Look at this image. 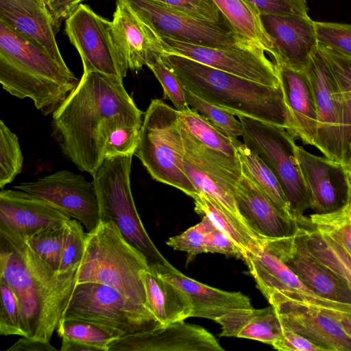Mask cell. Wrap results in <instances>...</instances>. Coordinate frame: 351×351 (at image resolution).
<instances>
[{
    "label": "cell",
    "instance_id": "52a82bcc",
    "mask_svg": "<svg viewBox=\"0 0 351 351\" xmlns=\"http://www.w3.org/2000/svg\"><path fill=\"white\" fill-rule=\"evenodd\" d=\"M132 156L106 158L93 176L100 221H112L123 238L145 256L149 266L171 267L149 238L135 206L130 184Z\"/></svg>",
    "mask_w": 351,
    "mask_h": 351
},
{
    "label": "cell",
    "instance_id": "7dc6e473",
    "mask_svg": "<svg viewBox=\"0 0 351 351\" xmlns=\"http://www.w3.org/2000/svg\"><path fill=\"white\" fill-rule=\"evenodd\" d=\"M261 14L308 15L306 0H247Z\"/></svg>",
    "mask_w": 351,
    "mask_h": 351
},
{
    "label": "cell",
    "instance_id": "603a6c76",
    "mask_svg": "<svg viewBox=\"0 0 351 351\" xmlns=\"http://www.w3.org/2000/svg\"><path fill=\"white\" fill-rule=\"evenodd\" d=\"M0 21L59 62L65 63L43 0H0Z\"/></svg>",
    "mask_w": 351,
    "mask_h": 351
},
{
    "label": "cell",
    "instance_id": "74e56055",
    "mask_svg": "<svg viewBox=\"0 0 351 351\" xmlns=\"http://www.w3.org/2000/svg\"><path fill=\"white\" fill-rule=\"evenodd\" d=\"M62 338L84 343L108 351V346L117 339L101 327L86 321L62 319L56 329Z\"/></svg>",
    "mask_w": 351,
    "mask_h": 351
},
{
    "label": "cell",
    "instance_id": "d590c367",
    "mask_svg": "<svg viewBox=\"0 0 351 351\" xmlns=\"http://www.w3.org/2000/svg\"><path fill=\"white\" fill-rule=\"evenodd\" d=\"M183 90L189 107L197 112L214 128L231 139L242 136L243 125L234 114L208 103L184 87Z\"/></svg>",
    "mask_w": 351,
    "mask_h": 351
},
{
    "label": "cell",
    "instance_id": "60d3db41",
    "mask_svg": "<svg viewBox=\"0 0 351 351\" xmlns=\"http://www.w3.org/2000/svg\"><path fill=\"white\" fill-rule=\"evenodd\" d=\"M310 222L337 239L351 253V204L346 202L326 214H313Z\"/></svg>",
    "mask_w": 351,
    "mask_h": 351
},
{
    "label": "cell",
    "instance_id": "d6986e66",
    "mask_svg": "<svg viewBox=\"0 0 351 351\" xmlns=\"http://www.w3.org/2000/svg\"><path fill=\"white\" fill-rule=\"evenodd\" d=\"M296 156L315 213L332 212L347 202L349 178L343 165L298 145Z\"/></svg>",
    "mask_w": 351,
    "mask_h": 351
},
{
    "label": "cell",
    "instance_id": "4dcf8cb0",
    "mask_svg": "<svg viewBox=\"0 0 351 351\" xmlns=\"http://www.w3.org/2000/svg\"><path fill=\"white\" fill-rule=\"evenodd\" d=\"M234 145L242 172L250 178L285 217L295 221L282 186L272 170L256 153L238 139L234 141Z\"/></svg>",
    "mask_w": 351,
    "mask_h": 351
},
{
    "label": "cell",
    "instance_id": "f35d334b",
    "mask_svg": "<svg viewBox=\"0 0 351 351\" xmlns=\"http://www.w3.org/2000/svg\"><path fill=\"white\" fill-rule=\"evenodd\" d=\"M64 225L43 229L26 239L34 252L53 271H58L60 266Z\"/></svg>",
    "mask_w": 351,
    "mask_h": 351
},
{
    "label": "cell",
    "instance_id": "4316f807",
    "mask_svg": "<svg viewBox=\"0 0 351 351\" xmlns=\"http://www.w3.org/2000/svg\"><path fill=\"white\" fill-rule=\"evenodd\" d=\"M243 261L257 287L267 300L275 294L288 296L296 292L313 293L278 256L266 247L261 239L250 244Z\"/></svg>",
    "mask_w": 351,
    "mask_h": 351
},
{
    "label": "cell",
    "instance_id": "4fadbf2b",
    "mask_svg": "<svg viewBox=\"0 0 351 351\" xmlns=\"http://www.w3.org/2000/svg\"><path fill=\"white\" fill-rule=\"evenodd\" d=\"M65 32L81 58L84 72L123 80L129 70L117 46L112 21L80 4L65 21Z\"/></svg>",
    "mask_w": 351,
    "mask_h": 351
},
{
    "label": "cell",
    "instance_id": "f5cc1de1",
    "mask_svg": "<svg viewBox=\"0 0 351 351\" xmlns=\"http://www.w3.org/2000/svg\"><path fill=\"white\" fill-rule=\"evenodd\" d=\"M60 351H103L101 348L84 343L62 338Z\"/></svg>",
    "mask_w": 351,
    "mask_h": 351
},
{
    "label": "cell",
    "instance_id": "83f0119b",
    "mask_svg": "<svg viewBox=\"0 0 351 351\" xmlns=\"http://www.w3.org/2000/svg\"><path fill=\"white\" fill-rule=\"evenodd\" d=\"M215 322L221 326L219 336L250 339L271 346L282 332L278 313L271 304L259 309L233 310Z\"/></svg>",
    "mask_w": 351,
    "mask_h": 351
},
{
    "label": "cell",
    "instance_id": "9c48e42d",
    "mask_svg": "<svg viewBox=\"0 0 351 351\" xmlns=\"http://www.w3.org/2000/svg\"><path fill=\"white\" fill-rule=\"evenodd\" d=\"M238 117L243 127L244 144L256 153L274 173L295 221L302 219L311 203L298 162L295 137L283 128L245 116Z\"/></svg>",
    "mask_w": 351,
    "mask_h": 351
},
{
    "label": "cell",
    "instance_id": "c3c4849f",
    "mask_svg": "<svg viewBox=\"0 0 351 351\" xmlns=\"http://www.w3.org/2000/svg\"><path fill=\"white\" fill-rule=\"evenodd\" d=\"M204 247L205 253H219L227 256L244 259L245 254L241 247L231 238L217 228L206 235Z\"/></svg>",
    "mask_w": 351,
    "mask_h": 351
},
{
    "label": "cell",
    "instance_id": "8d00e7d4",
    "mask_svg": "<svg viewBox=\"0 0 351 351\" xmlns=\"http://www.w3.org/2000/svg\"><path fill=\"white\" fill-rule=\"evenodd\" d=\"M23 165V156L16 134L0 121V187L11 183Z\"/></svg>",
    "mask_w": 351,
    "mask_h": 351
},
{
    "label": "cell",
    "instance_id": "30bf717a",
    "mask_svg": "<svg viewBox=\"0 0 351 351\" xmlns=\"http://www.w3.org/2000/svg\"><path fill=\"white\" fill-rule=\"evenodd\" d=\"M121 1L160 38L213 47L252 42L238 34L224 17L210 21L182 14L154 0Z\"/></svg>",
    "mask_w": 351,
    "mask_h": 351
},
{
    "label": "cell",
    "instance_id": "ab89813d",
    "mask_svg": "<svg viewBox=\"0 0 351 351\" xmlns=\"http://www.w3.org/2000/svg\"><path fill=\"white\" fill-rule=\"evenodd\" d=\"M87 232L76 219H69L64 225L62 253L60 272L76 270L80 265L85 250Z\"/></svg>",
    "mask_w": 351,
    "mask_h": 351
},
{
    "label": "cell",
    "instance_id": "db71d44e",
    "mask_svg": "<svg viewBox=\"0 0 351 351\" xmlns=\"http://www.w3.org/2000/svg\"><path fill=\"white\" fill-rule=\"evenodd\" d=\"M324 313V312H323ZM326 313L335 318H336L346 334L351 338V315L347 314H342L338 312H327Z\"/></svg>",
    "mask_w": 351,
    "mask_h": 351
},
{
    "label": "cell",
    "instance_id": "bcb514c9",
    "mask_svg": "<svg viewBox=\"0 0 351 351\" xmlns=\"http://www.w3.org/2000/svg\"><path fill=\"white\" fill-rule=\"evenodd\" d=\"M194 18L219 21L223 16L212 0H154Z\"/></svg>",
    "mask_w": 351,
    "mask_h": 351
},
{
    "label": "cell",
    "instance_id": "7a4b0ae2",
    "mask_svg": "<svg viewBox=\"0 0 351 351\" xmlns=\"http://www.w3.org/2000/svg\"><path fill=\"white\" fill-rule=\"evenodd\" d=\"M76 272L53 271L25 239L0 226V281L18 299L26 337L51 340L76 285Z\"/></svg>",
    "mask_w": 351,
    "mask_h": 351
},
{
    "label": "cell",
    "instance_id": "484cf974",
    "mask_svg": "<svg viewBox=\"0 0 351 351\" xmlns=\"http://www.w3.org/2000/svg\"><path fill=\"white\" fill-rule=\"evenodd\" d=\"M152 267L188 295L193 308L191 317L216 321L233 310L252 307L250 298L241 292L211 287L184 276L173 267Z\"/></svg>",
    "mask_w": 351,
    "mask_h": 351
},
{
    "label": "cell",
    "instance_id": "ba28073f",
    "mask_svg": "<svg viewBox=\"0 0 351 351\" xmlns=\"http://www.w3.org/2000/svg\"><path fill=\"white\" fill-rule=\"evenodd\" d=\"M62 319L93 323L117 339L160 325L145 306L130 301L113 287L95 282L75 285Z\"/></svg>",
    "mask_w": 351,
    "mask_h": 351
},
{
    "label": "cell",
    "instance_id": "11a10c76",
    "mask_svg": "<svg viewBox=\"0 0 351 351\" xmlns=\"http://www.w3.org/2000/svg\"><path fill=\"white\" fill-rule=\"evenodd\" d=\"M346 169V171H347V173L348 175V177H349V179L351 180V163H349V164H346V165H343Z\"/></svg>",
    "mask_w": 351,
    "mask_h": 351
},
{
    "label": "cell",
    "instance_id": "f1b7e54d",
    "mask_svg": "<svg viewBox=\"0 0 351 351\" xmlns=\"http://www.w3.org/2000/svg\"><path fill=\"white\" fill-rule=\"evenodd\" d=\"M143 279L148 308L160 325L191 317V302L181 289L163 278L150 266L143 271Z\"/></svg>",
    "mask_w": 351,
    "mask_h": 351
},
{
    "label": "cell",
    "instance_id": "f546056e",
    "mask_svg": "<svg viewBox=\"0 0 351 351\" xmlns=\"http://www.w3.org/2000/svg\"><path fill=\"white\" fill-rule=\"evenodd\" d=\"M298 233L309 252L351 289V253L335 237L313 225L306 217Z\"/></svg>",
    "mask_w": 351,
    "mask_h": 351
},
{
    "label": "cell",
    "instance_id": "d4e9b609",
    "mask_svg": "<svg viewBox=\"0 0 351 351\" xmlns=\"http://www.w3.org/2000/svg\"><path fill=\"white\" fill-rule=\"evenodd\" d=\"M291 125L290 133L304 144L313 145L318 119L313 89L304 71L276 64Z\"/></svg>",
    "mask_w": 351,
    "mask_h": 351
},
{
    "label": "cell",
    "instance_id": "5b68a950",
    "mask_svg": "<svg viewBox=\"0 0 351 351\" xmlns=\"http://www.w3.org/2000/svg\"><path fill=\"white\" fill-rule=\"evenodd\" d=\"M148 267L145 256L123 238L112 221H100L93 231L87 232L76 285L95 282L110 286L149 309L143 279V271Z\"/></svg>",
    "mask_w": 351,
    "mask_h": 351
},
{
    "label": "cell",
    "instance_id": "f907efd6",
    "mask_svg": "<svg viewBox=\"0 0 351 351\" xmlns=\"http://www.w3.org/2000/svg\"><path fill=\"white\" fill-rule=\"evenodd\" d=\"M52 19L56 34L62 22L85 0H43Z\"/></svg>",
    "mask_w": 351,
    "mask_h": 351
},
{
    "label": "cell",
    "instance_id": "b9f144b4",
    "mask_svg": "<svg viewBox=\"0 0 351 351\" xmlns=\"http://www.w3.org/2000/svg\"><path fill=\"white\" fill-rule=\"evenodd\" d=\"M0 335L26 337L22 323L18 299L12 289L0 281Z\"/></svg>",
    "mask_w": 351,
    "mask_h": 351
},
{
    "label": "cell",
    "instance_id": "6da1fadb",
    "mask_svg": "<svg viewBox=\"0 0 351 351\" xmlns=\"http://www.w3.org/2000/svg\"><path fill=\"white\" fill-rule=\"evenodd\" d=\"M142 116L123 80L84 72L53 112L52 134L64 156L93 177L113 143L129 134H140Z\"/></svg>",
    "mask_w": 351,
    "mask_h": 351
},
{
    "label": "cell",
    "instance_id": "8992f818",
    "mask_svg": "<svg viewBox=\"0 0 351 351\" xmlns=\"http://www.w3.org/2000/svg\"><path fill=\"white\" fill-rule=\"evenodd\" d=\"M179 112L161 99H152L143 117L134 155L151 177L195 198L199 193L186 173Z\"/></svg>",
    "mask_w": 351,
    "mask_h": 351
},
{
    "label": "cell",
    "instance_id": "ee69618b",
    "mask_svg": "<svg viewBox=\"0 0 351 351\" xmlns=\"http://www.w3.org/2000/svg\"><path fill=\"white\" fill-rule=\"evenodd\" d=\"M216 227L206 217L197 224L189 228L182 234L170 237L167 244L174 250L188 254V261L199 254L205 253L204 240L206 235Z\"/></svg>",
    "mask_w": 351,
    "mask_h": 351
},
{
    "label": "cell",
    "instance_id": "2e32d148",
    "mask_svg": "<svg viewBox=\"0 0 351 351\" xmlns=\"http://www.w3.org/2000/svg\"><path fill=\"white\" fill-rule=\"evenodd\" d=\"M261 241L314 294L328 300L351 304V289L309 252L298 229L288 237Z\"/></svg>",
    "mask_w": 351,
    "mask_h": 351
},
{
    "label": "cell",
    "instance_id": "8fae6325",
    "mask_svg": "<svg viewBox=\"0 0 351 351\" xmlns=\"http://www.w3.org/2000/svg\"><path fill=\"white\" fill-rule=\"evenodd\" d=\"M181 128L184 169L193 186L199 193L211 197L245 223L234 197L243 174L238 156L232 157L206 146L182 124Z\"/></svg>",
    "mask_w": 351,
    "mask_h": 351
},
{
    "label": "cell",
    "instance_id": "ac0fdd59",
    "mask_svg": "<svg viewBox=\"0 0 351 351\" xmlns=\"http://www.w3.org/2000/svg\"><path fill=\"white\" fill-rule=\"evenodd\" d=\"M272 43L274 64L304 71L318 41L314 21L308 15L261 14Z\"/></svg>",
    "mask_w": 351,
    "mask_h": 351
},
{
    "label": "cell",
    "instance_id": "1f68e13d",
    "mask_svg": "<svg viewBox=\"0 0 351 351\" xmlns=\"http://www.w3.org/2000/svg\"><path fill=\"white\" fill-rule=\"evenodd\" d=\"M222 16L240 35L252 40L270 56L273 43L261 12L247 0H212Z\"/></svg>",
    "mask_w": 351,
    "mask_h": 351
},
{
    "label": "cell",
    "instance_id": "7c38bea8",
    "mask_svg": "<svg viewBox=\"0 0 351 351\" xmlns=\"http://www.w3.org/2000/svg\"><path fill=\"white\" fill-rule=\"evenodd\" d=\"M310 81L318 119L313 146L325 157L344 165L348 145L344 130V108L337 80L318 47L304 71Z\"/></svg>",
    "mask_w": 351,
    "mask_h": 351
},
{
    "label": "cell",
    "instance_id": "44dd1931",
    "mask_svg": "<svg viewBox=\"0 0 351 351\" xmlns=\"http://www.w3.org/2000/svg\"><path fill=\"white\" fill-rule=\"evenodd\" d=\"M71 219L68 213L35 195L16 189L1 190L0 226L25 239Z\"/></svg>",
    "mask_w": 351,
    "mask_h": 351
},
{
    "label": "cell",
    "instance_id": "7402d4cb",
    "mask_svg": "<svg viewBox=\"0 0 351 351\" xmlns=\"http://www.w3.org/2000/svg\"><path fill=\"white\" fill-rule=\"evenodd\" d=\"M112 25L119 53L129 70L138 71L164 53L160 38L123 1L117 0Z\"/></svg>",
    "mask_w": 351,
    "mask_h": 351
},
{
    "label": "cell",
    "instance_id": "5bb4252c",
    "mask_svg": "<svg viewBox=\"0 0 351 351\" xmlns=\"http://www.w3.org/2000/svg\"><path fill=\"white\" fill-rule=\"evenodd\" d=\"M164 53L186 57L210 67L271 86L280 85L274 62L256 43L219 47L160 38Z\"/></svg>",
    "mask_w": 351,
    "mask_h": 351
},
{
    "label": "cell",
    "instance_id": "d6a6232c",
    "mask_svg": "<svg viewBox=\"0 0 351 351\" xmlns=\"http://www.w3.org/2000/svg\"><path fill=\"white\" fill-rule=\"evenodd\" d=\"M193 199L195 211L206 216L216 228L231 238L244 254L250 244L258 239L245 223L211 197L199 193Z\"/></svg>",
    "mask_w": 351,
    "mask_h": 351
},
{
    "label": "cell",
    "instance_id": "681fc988",
    "mask_svg": "<svg viewBox=\"0 0 351 351\" xmlns=\"http://www.w3.org/2000/svg\"><path fill=\"white\" fill-rule=\"evenodd\" d=\"M274 349L281 351H328L304 337L291 330L282 328L280 337L272 344Z\"/></svg>",
    "mask_w": 351,
    "mask_h": 351
},
{
    "label": "cell",
    "instance_id": "816d5d0a",
    "mask_svg": "<svg viewBox=\"0 0 351 351\" xmlns=\"http://www.w3.org/2000/svg\"><path fill=\"white\" fill-rule=\"evenodd\" d=\"M6 351H58L49 341L22 337Z\"/></svg>",
    "mask_w": 351,
    "mask_h": 351
},
{
    "label": "cell",
    "instance_id": "e575fe53",
    "mask_svg": "<svg viewBox=\"0 0 351 351\" xmlns=\"http://www.w3.org/2000/svg\"><path fill=\"white\" fill-rule=\"evenodd\" d=\"M318 49L333 73L342 97L344 108V130L348 145L351 141V58L326 46Z\"/></svg>",
    "mask_w": 351,
    "mask_h": 351
},
{
    "label": "cell",
    "instance_id": "9f6ffc18",
    "mask_svg": "<svg viewBox=\"0 0 351 351\" xmlns=\"http://www.w3.org/2000/svg\"><path fill=\"white\" fill-rule=\"evenodd\" d=\"M349 178V177H348ZM347 202L351 204V180L349 179V189Z\"/></svg>",
    "mask_w": 351,
    "mask_h": 351
},
{
    "label": "cell",
    "instance_id": "7bdbcfd3",
    "mask_svg": "<svg viewBox=\"0 0 351 351\" xmlns=\"http://www.w3.org/2000/svg\"><path fill=\"white\" fill-rule=\"evenodd\" d=\"M314 23L318 44L351 58V23Z\"/></svg>",
    "mask_w": 351,
    "mask_h": 351
},
{
    "label": "cell",
    "instance_id": "836d02e7",
    "mask_svg": "<svg viewBox=\"0 0 351 351\" xmlns=\"http://www.w3.org/2000/svg\"><path fill=\"white\" fill-rule=\"evenodd\" d=\"M180 123L195 138L206 146L232 157H237L234 141L226 136L195 110L179 112Z\"/></svg>",
    "mask_w": 351,
    "mask_h": 351
},
{
    "label": "cell",
    "instance_id": "9a60e30c",
    "mask_svg": "<svg viewBox=\"0 0 351 351\" xmlns=\"http://www.w3.org/2000/svg\"><path fill=\"white\" fill-rule=\"evenodd\" d=\"M13 189L51 203L79 221L88 232L100 221L95 184L81 174L69 170L58 171L32 182H21Z\"/></svg>",
    "mask_w": 351,
    "mask_h": 351
},
{
    "label": "cell",
    "instance_id": "f6af8a7d",
    "mask_svg": "<svg viewBox=\"0 0 351 351\" xmlns=\"http://www.w3.org/2000/svg\"><path fill=\"white\" fill-rule=\"evenodd\" d=\"M154 74L161 84L164 98L169 99L173 104L174 108L178 112H184L189 109L183 87L174 73L163 62L161 57L147 66Z\"/></svg>",
    "mask_w": 351,
    "mask_h": 351
},
{
    "label": "cell",
    "instance_id": "cb8c5ba5",
    "mask_svg": "<svg viewBox=\"0 0 351 351\" xmlns=\"http://www.w3.org/2000/svg\"><path fill=\"white\" fill-rule=\"evenodd\" d=\"M237 209L258 239H278L295 234L299 226L285 217L243 173L234 195Z\"/></svg>",
    "mask_w": 351,
    "mask_h": 351
},
{
    "label": "cell",
    "instance_id": "3957f363",
    "mask_svg": "<svg viewBox=\"0 0 351 351\" xmlns=\"http://www.w3.org/2000/svg\"><path fill=\"white\" fill-rule=\"evenodd\" d=\"M163 62L191 93L237 116L291 130L281 84L271 86L203 64L184 56L163 53Z\"/></svg>",
    "mask_w": 351,
    "mask_h": 351
},
{
    "label": "cell",
    "instance_id": "e0dca14e",
    "mask_svg": "<svg viewBox=\"0 0 351 351\" xmlns=\"http://www.w3.org/2000/svg\"><path fill=\"white\" fill-rule=\"evenodd\" d=\"M282 328L296 332L328 351H351V338L335 317L308 305L273 295L268 300Z\"/></svg>",
    "mask_w": 351,
    "mask_h": 351
},
{
    "label": "cell",
    "instance_id": "ffe728a7",
    "mask_svg": "<svg viewBox=\"0 0 351 351\" xmlns=\"http://www.w3.org/2000/svg\"><path fill=\"white\" fill-rule=\"evenodd\" d=\"M204 328L180 321L114 339L108 351H222Z\"/></svg>",
    "mask_w": 351,
    "mask_h": 351
},
{
    "label": "cell",
    "instance_id": "277c9868",
    "mask_svg": "<svg viewBox=\"0 0 351 351\" xmlns=\"http://www.w3.org/2000/svg\"><path fill=\"white\" fill-rule=\"evenodd\" d=\"M79 81L66 63L59 62L0 21V83L10 95L29 98L48 115L64 102Z\"/></svg>",
    "mask_w": 351,
    "mask_h": 351
}]
</instances>
